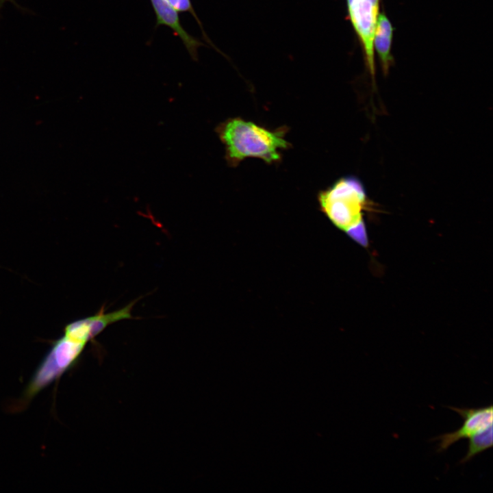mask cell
Here are the masks:
<instances>
[{
    "instance_id": "10",
    "label": "cell",
    "mask_w": 493,
    "mask_h": 493,
    "mask_svg": "<svg viewBox=\"0 0 493 493\" xmlns=\"http://www.w3.org/2000/svg\"><path fill=\"white\" fill-rule=\"evenodd\" d=\"M168 3L173 7L177 12H189L194 18L198 23L201 29L203 31V38L211 45L214 46L207 38L205 32L203 30V25L199 20L196 12L192 6L191 0H166Z\"/></svg>"
},
{
    "instance_id": "3",
    "label": "cell",
    "mask_w": 493,
    "mask_h": 493,
    "mask_svg": "<svg viewBox=\"0 0 493 493\" xmlns=\"http://www.w3.org/2000/svg\"><path fill=\"white\" fill-rule=\"evenodd\" d=\"M86 344V342L63 329V335L53 341L35 372L27 386L25 396L32 398L60 377L77 362Z\"/></svg>"
},
{
    "instance_id": "7",
    "label": "cell",
    "mask_w": 493,
    "mask_h": 493,
    "mask_svg": "<svg viewBox=\"0 0 493 493\" xmlns=\"http://www.w3.org/2000/svg\"><path fill=\"white\" fill-rule=\"evenodd\" d=\"M394 27L384 10L379 12L373 38L374 52L377 53L383 73L388 74L394 64L392 43Z\"/></svg>"
},
{
    "instance_id": "8",
    "label": "cell",
    "mask_w": 493,
    "mask_h": 493,
    "mask_svg": "<svg viewBox=\"0 0 493 493\" xmlns=\"http://www.w3.org/2000/svg\"><path fill=\"white\" fill-rule=\"evenodd\" d=\"M136 301H132L124 307L109 313H105L102 307L95 314L88 316V322L93 338L102 332L108 325L117 321L131 319V309Z\"/></svg>"
},
{
    "instance_id": "4",
    "label": "cell",
    "mask_w": 493,
    "mask_h": 493,
    "mask_svg": "<svg viewBox=\"0 0 493 493\" xmlns=\"http://www.w3.org/2000/svg\"><path fill=\"white\" fill-rule=\"evenodd\" d=\"M381 0H346L348 17L360 45L366 68L372 84L375 79L373 38Z\"/></svg>"
},
{
    "instance_id": "1",
    "label": "cell",
    "mask_w": 493,
    "mask_h": 493,
    "mask_svg": "<svg viewBox=\"0 0 493 493\" xmlns=\"http://www.w3.org/2000/svg\"><path fill=\"white\" fill-rule=\"evenodd\" d=\"M225 146V159L231 166L248 157L272 164L281 160V151L290 147L285 128L269 130L241 118H231L216 128Z\"/></svg>"
},
{
    "instance_id": "11",
    "label": "cell",
    "mask_w": 493,
    "mask_h": 493,
    "mask_svg": "<svg viewBox=\"0 0 493 493\" xmlns=\"http://www.w3.org/2000/svg\"><path fill=\"white\" fill-rule=\"evenodd\" d=\"M7 1L11 2L14 5H15L16 6L18 7L17 3H16V1L14 0H0V9L2 7V5H3V3Z\"/></svg>"
},
{
    "instance_id": "6",
    "label": "cell",
    "mask_w": 493,
    "mask_h": 493,
    "mask_svg": "<svg viewBox=\"0 0 493 493\" xmlns=\"http://www.w3.org/2000/svg\"><path fill=\"white\" fill-rule=\"evenodd\" d=\"M156 16L155 27L164 25L174 32L182 41L191 58L198 60V49L203 46L199 40L188 33L181 24L178 12L166 0H150Z\"/></svg>"
},
{
    "instance_id": "9",
    "label": "cell",
    "mask_w": 493,
    "mask_h": 493,
    "mask_svg": "<svg viewBox=\"0 0 493 493\" xmlns=\"http://www.w3.org/2000/svg\"><path fill=\"white\" fill-rule=\"evenodd\" d=\"M492 433V425L469 438L467 453L460 463H466L478 454L491 448L493 445Z\"/></svg>"
},
{
    "instance_id": "5",
    "label": "cell",
    "mask_w": 493,
    "mask_h": 493,
    "mask_svg": "<svg viewBox=\"0 0 493 493\" xmlns=\"http://www.w3.org/2000/svg\"><path fill=\"white\" fill-rule=\"evenodd\" d=\"M450 408L459 414L464 422L462 427L454 432L442 434L433 439L439 440L438 452L446 451L460 440L469 438L479 431L492 425V405L480 408Z\"/></svg>"
},
{
    "instance_id": "2",
    "label": "cell",
    "mask_w": 493,
    "mask_h": 493,
    "mask_svg": "<svg viewBox=\"0 0 493 493\" xmlns=\"http://www.w3.org/2000/svg\"><path fill=\"white\" fill-rule=\"evenodd\" d=\"M320 207L329 220L355 241L368 243L364 213L368 200L365 188L355 177H344L322 191L318 198Z\"/></svg>"
}]
</instances>
